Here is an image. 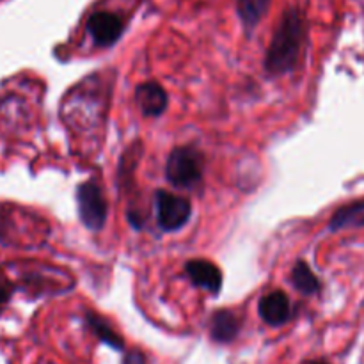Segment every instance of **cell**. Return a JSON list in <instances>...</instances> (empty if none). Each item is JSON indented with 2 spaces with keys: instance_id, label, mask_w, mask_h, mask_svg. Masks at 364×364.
I'll return each instance as SVG.
<instances>
[{
  "instance_id": "obj_1",
  "label": "cell",
  "mask_w": 364,
  "mask_h": 364,
  "mask_svg": "<svg viewBox=\"0 0 364 364\" xmlns=\"http://www.w3.org/2000/svg\"><path fill=\"white\" fill-rule=\"evenodd\" d=\"M306 21L297 7H288L274 31L265 52V70L272 75L290 73L297 68L306 43Z\"/></svg>"
},
{
  "instance_id": "obj_2",
  "label": "cell",
  "mask_w": 364,
  "mask_h": 364,
  "mask_svg": "<svg viewBox=\"0 0 364 364\" xmlns=\"http://www.w3.org/2000/svg\"><path fill=\"white\" fill-rule=\"evenodd\" d=\"M205 173V156L192 146L174 148L166 162V178L178 188H196L201 185Z\"/></svg>"
},
{
  "instance_id": "obj_3",
  "label": "cell",
  "mask_w": 364,
  "mask_h": 364,
  "mask_svg": "<svg viewBox=\"0 0 364 364\" xmlns=\"http://www.w3.org/2000/svg\"><path fill=\"white\" fill-rule=\"evenodd\" d=\"M77 205L78 217L82 224L91 231H100L107 223V199L103 196L102 187L96 180H89L78 185L77 188Z\"/></svg>"
},
{
  "instance_id": "obj_4",
  "label": "cell",
  "mask_w": 364,
  "mask_h": 364,
  "mask_svg": "<svg viewBox=\"0 0 364 364\" xmlns=\"http://www.w3.org/2000/svg\"><path fill=\"white\" fill-rule=\"evenodd\" d=\"M156 224L162 231L173 233L181 230L192 217V205L183 196L167 191H156L155 194Z\"/></svg>"
},
{
  "instance_id": "obj_5",
  "label": "cell",
  "mask_w": 364,
  "mask_h": 364,
  "mask_svg": "<svg viewBox=\"0 0 364 364\" xmlns=\"http://www.w3.org/2000/svg\"><path fill=\"white\" fill-rule=\"evenodd\" d=\"M85 28H87V34L91 36L92 43L96 46L107 48V46H112L114 43H117V39L123 36L124 23L121 16H117L116 13L96 11V13L89 16Z\"/></svg>"
},
{
  "instance_id": "obj_6",
  "label": "cell",
  "mask_w": 364,
  "mask_h": 364,
  "mask_svg": "<svg viewBox=\"0 0 364 364\" xmlns=\"http://www.w3.org/2000/svg\"><path fill=\"white\" fill-rule=\"evenodd\" d=\"M258 315L267 326L281 327L294 316L290 297L284 291L274 290L263 295L258 302Z\"/></svg>"
},
{
  "instance_id": "obj_7",
  "label": "cell",
  "mask_w": 364,
  "mask_h": 364,
  "mask_svg": "<svg viewBox=\"0 0 364 364\" xmlns=\"http://www.w3.org/2000/svg\"><path fill=\"white\" fill-rule=\"evenodd\" d=\"M185 272L192 284L201 290L210 291L212 295H219L223 288V272L215 263L208 259H191L185 263Z\"/></svg>"
},
{
  "instance_id": "obj_8",
  "label": "cell",
  "mask_w": 364,
  "mask_h": 364,
  "mask_svg": "<svg viewBox=\"0 0 364 364\" xmlns=\"http://www.w3.org/2000/svg\"><path fill=\"white\" fill-rule=\"evenodd\" d=\"M135 102H137L142 116L159 117L166 112L169 100H167V92L164 91L162 85L149 80L135 87Z\"/></svg>"
},
{
  "instance_id": "obj_9",
  "label": "cell",
  "mask_w": 364,
  "mask_h": 364,
  "mask_svg": "<svg viewBox=\"0 0 364 364\" xmlns=\"http://www.w3.org/2000/svg\"><path fill=\"white\" fill-rule=\"evenodd\" d=\"M210 338L215 343L230 345L238 338L242 331V320L231 309H219L210 316Z\"/></svg>"
},
{
  "instance_id": "obj_10",
  "label": "cell",
  "mask_w": 364,
  "mask_h": 364,
  "mask_svg": "<svg viewBox=\"0 0 364 364\" xmlns=\"http://www.w3.org/2000/svg\"><path fill=\"white\" fill-rule=\"evenodd\" d=\"M350 228H364V198L340 206L331 217V231L350 230Z\"/></svg>"
},
{
  "instance_id": "obj_11",
  "label": "cell",
  "mask_w": 364,
  "mask_h": 364,
  "mask_svg": "<svg viewBox=\"0 0 364 364\" xmlns=\"http://www.w3.org/2000/svg\"><path fill=\"white\" fill-rule=\"evenodd\" d=\"M85 323H87L89 331H91V333L95 334V336L98 338L103 345L110 347L112 350L123 352L124 348H127L124 347L123 338H121L119 334L114 331V327L110 326V323L107 322L103 316H100L98 313H92V311L85 313Z\"/></svg>"
},
{
  "instance_id": "obj_12",
  "label": "cell",
  "mask_w": 364,
  "mask_h": 364,
  "mask_svg": "<svg viewBox=\"0 0 364 364\" xmlns=\"http://www.w3.org/2000/svg\"><path fill=\"white\" fill-rule=\"evenodd\" d=\"M291 284L302 295H316L322 291L320 279L313 272L311 267L306 262H302V259H299L294 265V269H291Z\"/></svg>"
},
{
  "instance_id": "obj_13",
  "label": "cell",
  "mask_w": 364,
  "mask_h": 364,
  "mask_svg": "<svg viewBox=\"0 0 364 364\" xmlns=\"http://www.w3.org/2000/svg\"><path fill=\"white\" fill-rule=\"evenodd\" d=\"M272 0H237V13L245 28H255L270 9Z\"/></svg>"
},
{
  "instance_id": "obj_14",
  "label": "cell",
  "mask_w": 364,
  "mask_h": 364,
  "mask_svg": "<svg viewBox=\"0 0 364 364\" xmlns=\"http://www.w3.org/2000/svg\"><path fill=\"white\" fill-rule=\"evenodd\" d=\"M11 294H13V284H11V281L7 279L6 274L0 270V308L9 301Z\"/></svg>"
},
{
  "instance_id": "obj_15",
  "label": "cell",
  "mask_w": 364,
  "mask_h": 364,
  "mask_svg": "<svg viewBox=\"0 0 364 364\" xmlns=\"http://www.w3.org/2000/svg\"><path fill=\"white\" fill-rule=\"evenodd\" d=\"M123 364H148V363H146L144 354H142L141 350H135L134 348V350L124 352Z\"/></svg>"
},
{
  "instance_id": "obj_16",
  "label": "cell",
  "mask_w": 364,
  "mask_h": 364,
  "mask_svg": "<svg viewBox=\"0 0 364 364\" xmlns=\"http://www.w3.org/2000/svg\"><path fill=\"white\" fill-rule=\"evenodd\" d=\"M309 364H331L329 361H323V359H316V361H311Z\"/></svg>"
}]
</instances>
